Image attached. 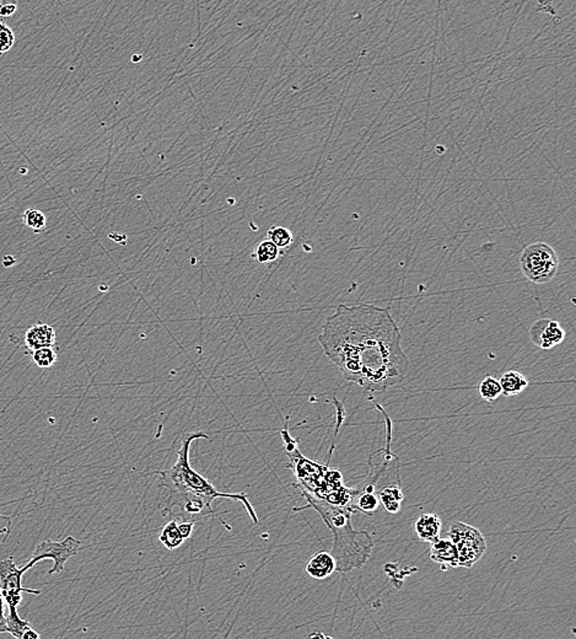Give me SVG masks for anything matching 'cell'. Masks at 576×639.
<instances>
[{"label":"cell","instance_id":"7402d4cb","mask_svg":"<svg viewBox=\"0 0 576 639\" xmlns=\"http://www.w3.org/2000/svg\"><path fill=\"white\" fill-rule=\"evenodd\" d=\"M24 223L28 226V229L33 230V233L39 234L46 229L47 225V218L44 212L38 209H28L24 213Z\"/></svg>","mask_w":576,"mask_h":639},{"label":"cell","instance_id":"5b68a950","mask_svg":"<svg viewBox=\"0 0 576 639\" xmlns=\"http://www.w3.org/2000/svg\"><path fill=\"white\" fill-rule=\"evenodd\" d=\"M523 276L534 285H547L555 278L559 268V258L555 249L544 242L528 245L522 252Z\"/></svg>","mask_w":576,"mask_h":639},{"label":"cell","instance_id":"3957f363","mask_svg":"<svg viewBox=\"0 0 576 639\" xmlns=\"http://www.w3.org/2000/svg\"><path fill=\"white\" fill-rule=\"evenodd\" d=\"M282 437L287 455L291 460L290 467L299 482L296 486L303 494L336 508L355 509L353 502L357 497V489H349L343 485L342 474L339 471L303 456L296 447V442L290 437L287 424L282 431Z\"/></svg>","mask_w":576,"mask_h":639},{"label":"cell","instance_id":"2e32d148","mask_svg":"<svg viewBox=\"0 0 576 639\" xmlns=\"http://www.w3.org/2000/svg\"><path fill=\"white\" fill-rule=\"evenodd\" d=\"M159 540L169 551L179 548L183 543V539L181 537L179 531V523L176 520H171L168 523L159 536Z\"/></svg>","mask_w":576,"mask_h":639},{"label":"cell","instance_id":"5bb4252c","mask_svg":"<svg viewBox=\"0 0 576 639\" xmlns=\"http://www.w3.org/2000/svg\"><path fill=\"white\" fill-rule=\"evenodd\" d=\"M501 388V395L506 397L510 396H516L528 386V380L521 372L510 370L503 374V377L499 380Z\"/></svg>","mask_w":576,"mask_h":639},{"label":"cell","instance_id":"4fadbf2b","mask_svg":"<svg viewBox=\"0 0 576 639\" xmlns=\"http://www.w3.org/2000/svg\"><path fill=\"white\" fill-rule=\"evenodd\" d=\"M441 526H442V521H441L440 516L436 514L429 513L423 514L422 516H419L414 525V529L420 540L431 543L436 539H439Z\"/></svg>","mask_w":576,"mask_h":639},{"label":"cell","instance_id":"83f0119b","mask_svg":"<svg viewBox=\"0 0 576 639\" xmlns=\"http://www.w3.org/2000/svg\"><path fill=\"white\" fill-rule=\"evenodd\" d=\"M17 4H1L0 6V17H9L15 14Z\"/></svg>","mask_w":576,"mask_h":639},{"label":"cell","instance_id":"cb8c5ba5","mask_svg":"<svg viewBox=\"0 0 576 639\" xmlns=\"http://www.w3.org/2000/svg\"><path fill=\"white\" fill-rule=\"evenodd\" d=\"M15 44V33L6 22L0 21V55L9 52Z\"/></svg>","mask_w":576,"mask_h":639},{"label":"cell","instance_id":"d6986e66","mask_svg":"<svg viewBox=\"0 0 576 639\" xmlns=\"http://www.w3.org/2000/svg\"><path fill=\"white\" fill-rule=\"evenodd\" d=\"M279 255H280V251L277 246L269 240H264L257 244L253 257L257 262L271 263L278 260Z\"/></svg>","mask_w":576,"mask_h":639},{"label":"cell","instance_id":"7a4b0ae2","mask_svg":"<svg viewBox=\"0 0 576 639\" xmlns=\"http://www.w3.org/2000/svg\"><path fill=\"white\" fill-rule=\"evenodd\" d=\"M196 439H209L203 432L186 435L177 451V460L168 470L156 471L160 475V488H165L169 494V508L180 507L181 516L190 521V516H207L215 513L212 503L217 498L233 499L245 505L253 524L258 523V516L245 493H224L217 491L212 482L192 469L190 464V442Z\"/></svg>","mask_w":576,"mask_h":639},{"label":"cell","instance_id":"f546056e","mask_svg":"<svg viewBox=\"0 0 576 639\" xmlns=\"http://www.w3.org/2000/svg\"><path fill=\"white\" fill-rule=\"evenodd\" d=\"M309 639H334L332 638L331 636H327V634L322 633V632H314V633L310 634Z\"/></svg>","mask_w":576,"mask_h":639},{"label":"cell","instance_id":"277c9868","mask_svg":"<svg viewBox=\"0 0 576 639\" xmlns=\"http://www.w3.org/2000/svg\"><path fill=\"white\" fill-rule=\"evenodd\" d=\"M304 497L309 502L307 507L316 509L333 532L334 543L331 555L337 563V570L349 572L350 569L361 567L369 557L374 542L366 531L354 530L350 520L354 509L336 508L306 494Z\"/></svg>","mask_w":576,"mask_h":639},{"label":"cell","instance_id":"9c48e42d","mask_svg":"<svg viewBox=\"0 0 576 639\" xmlns=\"http://www.w3.org/2000/svg\"><path fill=\"white\" fill-rule=\"evenodd\" d=\"M566 334L560 323L549 318H539L530 328V339L541 350H552L563 343Z\"/></svg>","mask_w":576,"mask_h":639},{"label":"cell","instance_id":"9a60e30c","mask_svg":"<svg viewBox=\"0 0 576 639\" xmlns=\"http://www.w3.org/2000/svg\"><path fill=\"white\" fill-rule=\"evenodd\" d=\"M380 499V503L385 507L387 512L391 514H396L402 508V502L404 499L403 496L402 487L401 485L396 486H390L384 488L382 491L377 494Z\"/></svg>","mask_w":576,"mask_h":639},{"label":"cell","instance_id":"f1b7e54d","mask_svg":"<svg viewBox=\"0 0 576 639\" xmlns=\"http://www.w3.org/2000/svg\"><path fill=\"white\" fill-rule=\"evenodd\" d=\"M39 638H41V637H39V633H38V632H36V631H35V629H33V627H31V629H28V631L25 632V633L22 634V637H21V639H39Z\"/></svg>","mask_w":576,"mask_h":639},{"label":"cell","instance_id":"ac0fdd59","mask_svg":"<svg viewBox=\"0 0 576 639\" xmlns=\"http://www.w3.org/2000/svg\"><path fill=\"white\" fill-rule=\"evenodd\" d=\"M479 396L487 401V402H493L498 397L501 396V388L499 380L494 377H484L480 381L478 386Z\"/></svg>","mask_w":576,"mask_h":639},{"label":"cell","instance_id":"d4e9b609","mask_svg":"<svg viewBox=\"0 0 576 639\" xmlns=\"http://www.w3.org/2000/svg\"><path fill=\"white\" fill-rule=\"evenodd\" d=\"M11 529H12V518L0 513V535H4L3 542L8 540V537L10 535Z\"/></svg>","mask_w":576,"mask_h":639},{"label":"cell","instance_id":"ffe728a7","mask_svg":"<svg viewBox=\"0 0 576 639\" xmlns=\"http://www.w3.org/2000/svg\"><path fill=\"white\" fill-rule=\"evenodd\" d=\"M6 626L8 633H10L15 639H21L22 634L33 627L31 623L19 616L17 610H9V616H6Z\"/></svg>","mask_w":576,"mask_h":639},{"label":"cell","instance_id":"7c38bea8","mask_svg":"<svg viewBox=\"0 0 576 639\" xmlns=\"http://www.w3.org/2000/svg\"><path fill=\"white\" fill-rule=\"evenodd\" d=\"M430 559L442 566H450L452 568L458 567V553L456 546L449 537L436 539L431 542Z\"/></svg>","mask_w":576,"mask_h":639},{"label":"cell","instance_id":"484cf974","mask_svg":"<svg viewBox=\"0 0 576 639\" xmlns=\"http://www.w3.org/2000/svg\"><path fill=\"white\" fill-rule=\"evenodd\" d=\"M195 524L196 521H182L179 524V531H180V535L183 541L190 539L192 536V531H193V528H195Z\"/></svg>","mask_w":576,"mask_h":639},{"label":"cell","instance_id":"e0dca14e","mask_svg":"<svg viewBox=\"0 0 576 639\" xmlns=\"http://www.w3.org/2000/svg\"><path fill=\"white\" fill-rule=\"evenodd\" d=\"M354 502H355L354 507L357 510H360L361 513L368 514V515H372L380 505V499L376 493L359 491V489H357V497Z\"/></svg>","mask_w":576,"mask_h":639},{"label":"cell","instance_id":"8fae6325","mask_svg":"<svg viewBox=\"0 0 576 639\" xmlns=\"http://www.w3.org/2000/svg\"><path fill=\"white\" fill-rule=\"evenodd\" d=\"M336 570H337V563L330 552L321 551L316 553L306 564V573L312 579H327Z\"/></svg>","mask_w":576,"mask_h":639},{"label":"cell","instance_id":"52a82bcc","mask_svg":"<svg viewBox=\"0 0 576 639\" xmlns=\"http://www.w3.org/2000/svg\"><path fill=\"white\" fill-rule=\"evenodd\" d=\"M80 546H82V542L76 540L73 536H68L63 541H42L36 548L30 562L26 564L28 568H33L37 562H41L44 559H52L53 567L49 570V575L60 573L66 567V563L71 557L78 555Z\"/></svg>","mask_w":576,"mask_h":639},{"label":"cell","instance_id":"8992f818","mask_svg":"<svg viewBox=\"0 0 576 639\" xmlns=\"http://www.w3.org/2000/svg\"><path fill=\"white\" fill-rule=\"evenodd\" d=\"M447 537L456 546L458 567L472 568L487 551V541L482 532L462 521L452 524Z\"/></svg>","mask_w":576,"mask_h":639},{"label":"cell","instance_id":"603a6c76","mask_svg":"<svg viewBox=\"0 0 576 639\" xmlns=\"http://www.w3.org/2000/svg\"><path fill=\"white\" fill-rule=\"evenodd\" d=\"M33 361L36 366L39 368H51L55 364L57 361V350L52 348H42V350H35L33 354Z\"/></svg>","mask_w":576,"mask_h":639},{"label":"cell","instance_id":"44dd1931","mask_svg":"<svg viewBox=\"0 0 576 639\" xmlns=\"http://www.w3.org/2000/svg\"><path fill=\"white\" fill-rule=\"evenodd\" d=\"M267 236H268L267 240L273 242L279 250L287 249L288 246L291 245L294 239L291 231L284 226H272L267 231Z\"/></svg>","mask_w":576,"mask_h":639},{"label":"cell","instance_id":"30bf717a","mask_svg":"<svg viewBox=\"0 0 576 639\" xmlns=\"http://www.w3.org/2000/svg\"><path fill=\"white\" fill-rule=\"evenodd\" d=\"M55 343V328L47 323H36L28 328L25 334V344L28 350L33 352L42 348H52Z\"/></svg>","mask_w":576,"mask_h":639},{"label":"cell","instance_id":"4316f807","mask_svg":"<svg viewBox=\"0 0 576 639\" xmlns=\"http://www.w3.org/2000/svg\"><path fill=\"white\" fill-rule=\"evenodd\" d=\"M0 633H8V626H6V601L1 595L0 591Z\"/></svg>","mask_w":576,"mask_h":639},{"label":"cell","instance_id":"ba28073f","mask_svg":"<svg viewBox=\"0 0 576 639\" xmlns=\"http://www.w3.org/2000/svg\"><path fill=\"white\" fill-rule=\"evenodd\" d=\"M28 564L19 568L14 558L9 557L0 562V591L9 610H17L21 602L22 593L39 595L41 590L28 589L22 586V575L28 570Z\"/></svg>","mask_w":576,"mask_h":639},{"label":"cell","instance_id":"6da1fadb","mask_svg":"<svg viewBox=\"0 0 576 639\" xmlns=\"http://www.w3.org/2000/svg\"><path fill=\"white\" fill-rule=\"evenodd\" d=\"M318 341L344 379L368 393H385L407 377L402 334L386 307L341 304L327 318Z\"/></svg>","mask_w":576,"mask_h":639}]
</instances>
